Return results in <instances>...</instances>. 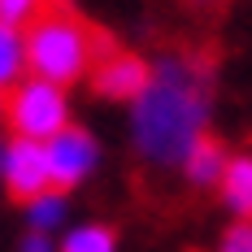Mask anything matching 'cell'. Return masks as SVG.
<instances>
[{
  "label": "cell",
  "mask_w": 252,
  "mask_h": 252,
  "mask_svg": "<svg viewBox=\"0 0 252 252\" xmlns=\"http://www.w3.org/2000/svg\"><path fill=\"white\" fill-rule=\"evenodd\" d=\"M0 122H4V92H0Z\"/></svg>",
  "instance_id": "16"
},
{
  "label": "cell",
  "mask_w": 252,
  "mask_h": 252,
  "mask_svg": "<svg viewBox=\"0 0 252 252\" xmlns=\"http://www.w3.org/2000/svg\"><path fill=\"white\" fill-rule=\"evenodd\" d=\"M44 157H48V178L57 191H74L100 170V139L87 126H61L52 139H44Z\"/></svg>",
  "instance_id": "4"
},
{
  "label": "cell",
  "mask_w": 252,
  "mask_h": 252,
  "mask_svg": "<svg viewBox=\"0 0 252 252\" xmlns=\"http://www.w3.org/2000/svg\"><path fill=\"white\" fill-rule=\"evenodd\" d=\"M0 148H4V144H0Z\"/></svg>",
  "instance_id": "17"
},
{
  "label": "cell",
  "mask_w": 252,
  "mask_h": 252,
  "mask_svg": "<svg viewBox=\"0 0 252 252\" xmlns=\"http://www.w3.org/2000/svg\"><path fill=\"white\" fill-rule=\"evenodd\" d=\"M26 78V39L18 26L0 22V92L18 87Z\"/></svg>",
  "instance_id": "11"
},
{
  "label": "cell",
  "mask_w": 252,
  "mask_h": 252,
  "mask_svg": "<svg viewBox=\"0 0 252 252\" xmlns=\"http://www.w3.org/2000/svg\"><path fill=\"white\" fill-rule=\"evenodd\" d=\"M22 222H26V230H39V235L65 230L70 226V196L57 191V187H48V191L22 200Z\"/></svg>",
  "instance_id": "9"
},
{
  "label": "cell",
  "mask_w": 252,
  "mask_h": 252,
  "mask_svg": "<svg viewBox=\"0 0 252 252\" xmlns=\"http://www.w3.org/2000/svg\"><path fill=\"white\" fill-rule=\"evenodd\" d=\"M213 252H252V222H235L218 235Z\"/></svg>",
  "instance_id": "13"
},
{
  "label": "cell",
  "mask_w": 252,
  "mask_h": 252,
  "mask_svg": "<svg viewBox=\"0 0 252 252\" xmlns=\"http://www.w3.org/2000/svg\"><path fill=\"white\" fill-rule=\"evenodd\" d=\"M26 39V74L48 78L57 87H74L92 74L96 57H100V39L96 31L65 4H48L39 18L22 26Z\"/></svg>",
  "instance_id": "2"
},
{
  "label": "cell",
  "mask_w": 252,
  "mask_h": 252,
  "mask_svg": "<svg viewBox=\"0 0 252 252\" xmlns=\"http://www.w3.org/2000/svg\"><path fill=\"white\" fill-rule=\"evenodd\" d=\"M18 252H57V239L39 235V230H26L22 239H18Z\"/></svg>",
  "instance_id": "14"
},
{
  "label": "cell",
  "mask_w": 252,
  "mask_h": 252,
  "mask_svg": "<svg viewBox=\"0 0 252 252\" xmlns=\"http://www.w3.org/2000/svg\"><path fill=\"white\" fill-rule=\"evenodd\" d=\"M57 252H118V235L104 222H78V226L61 230Z\"/></svg>",
  "instance_id": "10"
},
{
  "label": "cell",
  "mask_w": 252,
  "mask_h": 252,
  "mask_svg": "<svg viewBox=\"0 0 252 252\" xmlns=\"http://www.w3.org/2000/svg\"><path fill=\"white\" fill-rule=\"evenodd\" d=\"M44 9H48V0H0V22L22 31L31 18H39Z\"/></svg>",
  "instance_id": "12"
},
{
  "label": "cell",
  "mask_w": 252,
  "mask_h": 252,
  "mask_svg": "<svg viewBox=\"0 0 252 252\" xmlns=\"http://www.w3.org/2000/svg\"><path fill=\"white\" fill-rule=\"evenodd\" d=\"M230 152L222 139H213V135H204L196 148L183 157V165H178V174L187 178L191 187H218V178H222V170H226Z\"/></svg>",
  "instance_id": "8"
},
{
  "label": "cell",
  "mask_w": 252,
  "mask_h": 252,
  "mask_svg": "<svg viewBox=\"0 0 252 252\" xmlns=\"http://www.w3.org/2000/svg\"><path fill=\"white\" fill-rule=\"evenodd\" d=\"M191 4H200V9H213V4H222V0H191Z\"/></svg>",
  "instance_id": "15"
},
{
  "label": "cell",
  "mask_w": 252,
  "mask_h": 252,
  "mask_svg": "<svg viewBox=\"0 0 252 252\" xmlns=\"http://www.w3.org/2000/svg\"><path fill=\"white\" fill-rule=\"evenodd\" d=\"M152 74V61H144L139 52L130 48H104L96 57V65H92V87H96V96L109 104H130L139 92H144V83Z\"/></svg>",
  "instance_id": "5"
},
{
  "label": "cell",
  "mask_w": 252,
  "mask_h": 252,
  "mask_svg": "<svg viewBox=\"0 0 252 252\" xmlns=\"http://www.w3.org/2000/svg\"><path fill=\"white\" fill-rule=\"evenodd\" d=\"M0 187L13 196V200H31L39 191H48V157L39 139H18L9 135V144L0 148Z\"/></svg>",
  "instance_id": "6"
},
{
  "label": "cell",
  "mask_w": 252,
  "mask_h": 252,
  "mask_svg": "<svg viewBox=\"0 0 252 252\" xmlns=\"http://www.w3.org/2000/svg\"><path fill=\"white\" fill-rule=\"evenodd\" d=\"M70 122H74L70 92L48 83V78L26 74L18 87L4 92V126L18 139H39L44 144V139H52L61 126H70Z\"/></svg>",
  "instance_id": "3"
},
{
  "label": "cell",
  "mask_w": 252,
  "mask_h": 252,
  "mask_svg": "<svg viewBox=\"0 0 252 252\" xmlns=\"http://www.w3.org/2000/svg\"><path fill=\"white\" fill-rule=\"evenodd\" d=\"M218 200L235 222H252V152H230L218 178Z\"/></svg>",
  "instance_id": "7"
},
{
  "label": "cell",
  "mask_w": 252,
  "mask_h": 252,
  "mask_svg": "<svg viewBox=\"0 0 252 252\" xmlns=\"http://www.w3.org/2000/svg\"><path fill=\"white\" fill-rule=\"evenodd\" d=\"M213 122V65L200 52H161L144 92L126 104V139L144 165L178 170Z\"/></svg>",
  "instance_id": "1"
}]
</instances>
